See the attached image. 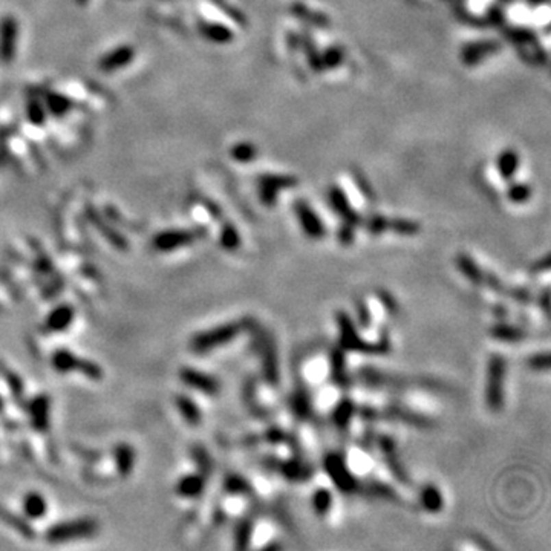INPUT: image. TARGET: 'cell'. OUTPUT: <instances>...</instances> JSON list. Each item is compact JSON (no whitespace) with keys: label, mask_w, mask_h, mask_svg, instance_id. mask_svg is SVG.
I'll return each instance as SVG.
<instances>
[{"label":"cell","mask_w":551,"mask_h":551,"mask_svg":"<svg viewBox=\"0 0 551 551\" xmlns=\"http://www.w3.org/2000/svg\"><path fill=\"white\" fill-rule=\"evenodd\" d=\"M336 321L339 328L340 350H343L345 352L388 354L391 351V340L386 332L380 334L377 342H369V340H365L362 337L356 321L347 316V313H337Z\"/></svg>","instance_id":"1"},{"label":"cell","mask_w":551,"mask_h":551,"mask_svg":"<svg viewBox=\"0 0 551 551\" xmlns=\"http://www.w3.org/2000/svg\"><path fill=\"white\" fill-rule=\"evenodd\" d=\"M505 380H507V360L502 354L493 352L489 357L484 386L485 406L490 412L498 413L504 409Z\"/></svg>","instance_id":"2"},{"label":"cell","mask_w":551,"mask_h":551,"mask_svg":"<svg viewBox=\"0 0 551 551\" xmlns=\"http://www.w3.org/2000/svg\"><path fill=\"white\" fill-rule=\"evenodd\" d=\"M244 330H247V321H227L210 330L195 334L190 340V350L196 354H207L218 347L227 346L233 340L238 339Z\"/></svg>","instance_id":"3"},{"label":"cell","mask_w":551,"mask_h":551,"mask_svg":"<svg viewBox=\"0 0 551 551\" xmlns=\"http://www.w3.org/2000/svg\"><path fill=\"white\" fill-rule=\"evenodd\" d=\"M51 365L58 374L78 372L84 377L94 380V382H100L103 378V369L100 365L92 362L89 358L78 357L75 352L66 350V347H58V350L52 352Z\"/></svg>","instance_id":"4"},{"label":"cell","mask_w":551,"mask_h":551,"mask_svg":"<svg viewBox=\"0 0 551 551\" xmlns=\"http://www.w3.org/2000/svg\"><path fill=\"white\" fill-rule=\"evenodd\" d=\"M323 470L325 474L330 476L334 487L339 489L343 493H356L358 491V481L357 476L351 470L350 465L346 463V458L337 452H331L323 458Z\"/></svg>","instance_id":"5"},{"label":"cell","mask_w":551,"mask_h":551,"mask_svg":"<svg viewBox=\"0 0 551 551\" xmlns=\"http://www.w3.org/2000/svg\"><path fill=\"white\" fill-rule=\"evenodd\" d=\"M98 530V524L90 519V517H80V519H71L64 522H58L46 531V541L51 543H63L83 537H89L95 535Z\"/></svg>","instance_id":"6"},{"label":"cell","mask_w":551,"mask_h":551,"mask_svg":"<svg viewBox=\"0 0 551 551\" xmlns=\"http://www.w3.org/2000/svg\"><path fill=\"white\" fill-rule=\"evenodd\" d=\"M180 378L184 384H187L190 389H195L204 395L208 397H216L221 391V383L219 380L210 376V374L195 369V367L186 366L180 371Z\"/></svg>","instance_id":"7"},{"label":"cell","mask_w":551,"mask_h":551,"mask_svg":"<svg viewBox=\"0 0 551 551\" xmlns=\"http://www.w3.org/2000/svg\"><path fill=\"white\" fill-rule=\"evenodd\" d=\"M294 212H296L299 224L308 238L313 241H320L325 238L326 227L308 202L297 201L296 206H294Z\"/></svg>","instance_id":"8"},{"label":"cell","mask_w":551,"mask_h":551,"mask_svg":"<svg viewBox=\"0 0 551 551\" xmlns=\"http://www.w3.org/2000/svg\"><path fill=\"white\" fill-rule=\"evenodd\" d=\"M28 413L32 429L38 434H46L51 428V398L46 393H38L28 403Z\"/></svg>","instance_id":"9"},{"label":"cell","mask_w":551,"mask_h":551,"mask_svg":"<svg viewBox=\"0 0 551 551\" xmlns=\"http://www.w3.org/2000/svg\"><path fill=\"white\" fill-rule=\"evenodd\" d=\"M377 445L380 452H382L383 455V461L384 464L388 465V469L391 470V474L393 475L397 481H400L402 484H409L411 480L408 474H406V470L402 464H400V459L397 455V448H395V443H393V438L388 437V435H378L377 437Z\"/></svg>","instance_id":"10"},{"label":"cell","mask_w":551,"mask_h":551,"mask_svg":"<svg viewBox=\"0 0 551 551\" xmlns=\"http://www.w3.org/2000/svg\"><path fill=\"white\" fill-rule=\"evenodd\" d=\"M260 343V354H262V369H264L265 382L270 386L279 384V360H278V351H276V345L271 336H262L259 339Z\"/></svg>","instance_id":"11"},{"label":"cell","mask_w":551,"mask_h":551,"mask_svg":"<svg viewBox=\"0 0 551 551\" xmlns=\"http://www.w3.org/2000/svg\"><path fill=\"white\" fill-rule=\"evenodd\" d=\"M198 238V232H190V230H184V232H167L156 236L154 241V247L158 252L169 253L190 245Z\"/></svg>","instance_id":"12"},{"label":"cell","mask_w":551,"mask_h":551,"mask_svg":"<svg viewBox=\"0 0 551 551\" xmlns=\"http://www.w3.org/2000/svg\"><path fill=\"white\" fill-rule=\"evenodd\" d=\"M75 319V310L69 304H62L56 306L48 316L45 319L43 328L46 332L49 334H60L69 330L71 325L74 323Z\"/></svg>","instance_id":"13"},{"label":"cell","mask_w":551,"mask_h":551,"mask_svg":"<svg viewBox=\"0 0 551 551\" xmlns=\"http://www.w3.org/2000/svg\"><path fill=\"white\" fill-rule=\"evenodd\" d=\"M260 198L267 206H273L278 199V192L288 187L296 186V180L293 176L285 175H267L260 180Z\"/></svg>","instance_id":"14"},{"label":"cell","mask_w":551,"mask_h":551,"mask_svg":"<svg viewBox=\"0 0 551 551\" xmlns=\"http://www.w3.org/2000/svg\"><path fill=\"white\" fill-rule=\"evenodd\" d=\"M330 202L334 208V212H336L346 224L356 227L362 224V218H360V215L352 208L350 199H347V196L345 195L342 188L332 187L330 190Z\"/></svg>","instance_id":"15"},{"label":"cell","mask_w":551,"mask_h":551,"mask_svg":"<svg viewBox=\"0 0 551 551\" xmlns=\"http://www.w3.org/2000/svg\"><path fill=\"white\" fill-rule=\"evenodd\" d=\"M358 411L357 403H354L350 397H343L337 400L331 408V417L332 423L339 430H347L352 419L356 418Z\"/></svg>","instance_id":"16"},{"label":"cell","mask_w":551,"mask_h":551,"mask_svg":"<svg viewBox=\"0 0 551 551\" xmlns=\"http://www.w3.org/2000/svg\"><path fill=\"white\" fill-rule=\"evenodd\" d=\"M206 490V478L202 474H187L176 482V493L186 500L199 498Z\"/></svg>","instance_id":"17"},{"label":"cell","mask_w":551,"mask_h":551,"mask_svg":"<svg viewBox=\"0 0 551 551\" xmlns=\"http://www.w3.org/2000/svg\"><path fill=\"white\" fill-rule=\"evenodd\" d=\"M22 510L28 521L43 519L48 513V501L38 491H28L22 500Z\"/></svg>","instance_id":"18"},{"label":"cell","mask_w":551,"mask_h":551,"mask_svg":"<svg viewBox=\"0 0 551 551\" xmlns=\"http://www.w3.org/2000/svg\"><path fill=\"white\" fill-rule=\"evenodd\" d=\"M418 500L421 509L430 515H438L439 511H443L444 509L443 491L439 490L435 484L423 485L421 490H419Z\"/></svg>","instance_id":"19"},{"label":"cell","mask_w":551,"mask_h":551,"mask_svg":"<svg viewBox=\"0 0 551 551\" xmlns=\"http://www.w3.org/2000/svg\"><path fill=\"white\" fill-rule=\"evenodd\" d=\"M456 267H458V271L461 273L464 278L470 282V284H474L476 286H482L485 273L482 271V268L476 264V260L472 258L470 254H467V253L458 254L456 256Z\"/></svg>","instance_id":"20"},{"label":"cell","mask_w":551,"mask_h":551,"mask_svg":"<svg viewBox=\"0 0 551 551\" xmlns=\"http://www.w3.org/2000/svg\"><path fill=\"white\" fill-rule=\"evenodd\" d=\"M290 406L294 417L297 419H302V421H308V419L313 417L314 404L310 393H308L305 388H297L296 391H293Z\"/></svg>","instance_id":"21"},{"label":"cell","mask_w":551,"mask_h":551,"mask_svg":"<svg viewBox=\"0 0 551 551\" xmlns=\"http://www.w3.org/2000/svg\"><path fill=\"white\" fill-rule=\"evenodd\" d=\"M345 458L347 465H350L356 476L371 474L374 470V465H376L374 464L372 455L367 452V449H352L350 454L345 455Z\"/></svg>","instance_id":"22"},{"label":"cell","mask_w":551,"mask_h":551,"mask_svg":"<svg viewBox=\"0 0 551 551\" xmlns=\"http://www.w3.org/2000/svg\"><path fill=\"white\" fill-rule=\"evenodd\" d=\"M0 521H2L3 524H6V526H8L10 528L16 530L19 535H22L25 537H29V539H32V537L36 536L34 528L31 527L29 521L26 519L25 516L14 513V511H11L10 509H6L5 505H2V504H0Z\"/></svg>","instance_id":"23"},{"label":"cell","mask_w":551,"mask_h":551,"mask_svg":"<svg viewBox=\"0 0 551 551\" xmlns=\"http://www.w3.org/2000/svg\"><path fill=\"white\" fill-rule=\"evenodd\" d=\"M114 459H115L117 472L121 476H129L130 474H132L134 465L136 461V455H135V450L132 449V445L127 443L117 444L114 449Z\"/></svg>","instance_id":"24"},{"label":"cell","mask_w":551,"mask_h":551,"mask_svg":"<svg viewBox=\"0 0 551 551\" xmlns=\"http://www.w3.org/2000/svg\"><path fill=\"white\" fill-rule=\"evenodd\" d=\"M490 336L495 340H500V342L517 343L527 337V332L517 325H511L507 321H498L496 325L491 326Z\"/></svg>","instance_id":"25"},{"label":"cell","mask_w":551,"mask_h":551,"mask_svg":"<svg viewBox=\"0 0 551 551\" xmlns=\"http://www.w3.org/2000/svg\"><path fill=\"white\" fill-rule=\"evenodd\" d=\"M175 404H176V409H178L182 415V418L186 419L190 426L201 424L202 412H201L198 403H196L192 397L184 395V393H181V395H176Z\"/></svg>","instance_id":"26"},{"label":"cell","mask_w":551,"mask_h":551,"mask_svg":"<svg viewBox=\"0 0 551 551\" xmlns=\"http://www.w3.org/2000/svg\"><path fill=\"white\" fill-rule=\"evenodd\" d=\"M500 45L495 42H480L469 45L467 48H464L463 51V60L465 64H476L480 63L484 57L491 56L493 52L498 51Z\"/></svg>","instance_id":"27"},{"label":"cell","mask_w":551,"mask_h":551,"mask_svg":"<svg viewBox=\"0 0 551 551\" xmlns=\"http://www.w3.org/2000/svg\"><path fill=\"white\" fill-rule=\"evenodd\" d=\"M311 505H313L314 513L320 517H326L331 513V510L334 507L332 489L317 487L316 490H314V493L311 496Z\"/></svg>","instance_id":"28"},{"label":"cell","mask_w":551,"mask_h":551,"mask_svg":"<svg viewBox=\"0 0 551 551\" xmlns=\"http://www.w3.org/2000/svg\"><path fill=\"white\" fill-rule=\"evenodd\" d=\"M254 527L256 524L250 517H244L236 527L234 531V547L238 550H244L250 547V543L254 537Z\"/></svg>","instance_id":"29"},{"label":"cell","mask_w":551,"mask_h":551,"mask_svg":"<svg viewBox=\"0 0 551 551\" xmlns=\"http://www.w3.org/2000/svg\"><path fill=\"white\" fill-rule=\"evenodd\" d=\"M2 374H3L5 383H6V386H8V389L11 392V395L14 397V400L19 404H21L23 402V397H25V383H23V380L14 371L6 369V366H2Z\"/></svg>","instance_id":"30"},{"label":"cell","mask_w":551,"mask_h":551,"mask_svg":"<svg viewBox=\"0 0 551 551\" xmlns=\"http://www.w3.org/2000/svg\"><path fill=\"white\" fill-rule=\"evenodd\" d=\"M517 166H519V158H517V154L513 150H505L504 154H501L500 160H498V170H500V173L505 180H510L516 173Z\"/></svg>","instance_id":"31"},{"label":"cell","mask_w":551,"mask_h":551,"mask_svg":"<svg viewBox=\"0 0 551 551\" xmlns=\"http://www.w3.org/2000/svg\"><path fill=\"white\" fill-rule=\"evenodd\" d=\"M252 484L239 475H228L225 480V491L233 496H248L252 493Z\"/></svg>","instance_id":"32"},{"label":"cell","mask_w":551,"mask_h":551,"mask_svg":"<svg viewBox=\"0 0 551 551\" xmlns=\"http://www.w3.org/2000/svg\"><path fill=\"white\" fill-rule=\"evenodd\" d=\"M389 230L402 236H415L419 232V224L411 219H389Z\"/></svg>","instance_id":"33"},{"label":"cell","mask_w":551,"mask_h":551,"mask_svg":"<svg viewBox=\"0 0 551 551\" xmlns=\"http://www.w3.org/2000/svg\"><path fill=\"white\" fill-rule=\"evenodd\" d=\"M221 245L227 252H236L241 247V238L238 230L232 225H227L221 233Z\"/></svg>","instance_id":"34"},{"label":"cell","mask_w":551,"mask_h":551,"mask_svg":"<svg viewBox=\"0 0 551 551\" xmlns=\"http://www.w3.org/2000/svg\"><path fill=\"white\" fill-rule=\"evenodd\" d=\"M366 228H367V232L374 236L383 234L384 232H388L389 230V219L384 218V216H382V215L371 216V218L366 222Z\"/></svg>","instance_id":"35"},{"label":"cell","mask_w":551,"mask_h":551,"mask_svg":"<svg viewBox=\"0 0 551 551\" xmlns=\"http://www.w3.org/2000/svg\"><path fill=\"white\" fill-rule=\"evenodd\" d=\"M509 199L515 204H522L530 198V188L526 184H515L509 188Z\"/></svg>","instance_id":"36"},{"label":"cell","mask_w":551,"mask_h":551,"mask_svg":"<svg viewBox=\"0 0 551 551\" xmlns=\"http://www.w3.org/2000/svg\"><path fill=\"white\" fill-rule=\"evenodd\" d=\"M528 366L530 369H533L536 372H547L550 369V356L548 352H537L533 354L528 358Z\"/></svg>","instance_id":"37"},{"label":"cell","mask_w":551,"mask_h":551,"mask_svg":"<svg viewBox=\"0 0 551 551\" xmlns=\"http://www.w3.org/2000/svg\"><path fill=\"white\" fill-rule=\"evenodd\" d=\"M337 238L342 245H351L354 239H356V225H351V224H346V222H343L342 227L339 228Z\"/></svg>","instance_id":"38"},{"label":"cell","mask_w":551,"mask_h":551,"mask_svg":"<svg viewBox=\"0 0 551 551\" xmlns=\"http://www.w3.org/2000/svg\"><path fill=\"white\" fill-rule=\"evenodd\" d=\"M3 409H5V400L2 395H0V412H2Z\"/></svg>","instance_id":"39"}]
</instances>
